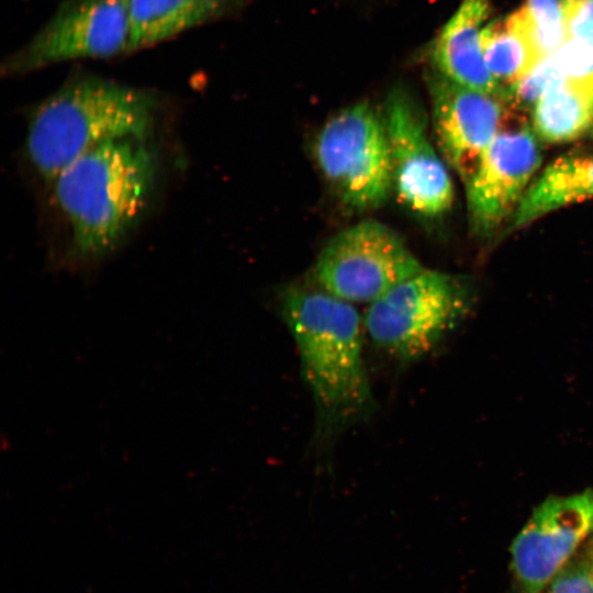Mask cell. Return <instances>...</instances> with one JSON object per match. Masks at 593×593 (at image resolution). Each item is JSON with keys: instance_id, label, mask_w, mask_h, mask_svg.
<instances>
[{"instance_id": "obj_1", "label": "cell", "mask_w": 593, "mask_h": 593, "mask_svg": "<svg viewBox=\"0 0 593 593\" xmlns=\"http://www.w3.org/2000/svg\"><path fill=\"white\" fill-rule=\"evenodd\" d=\"M149 138H122L87 152L54 179L57 204L71 231L75 255L113 251L141 220L157 178Z\"/></svg>"}, {"instance_id": "obj_2", "label": "cell", "mask_w": 593, "mask_h": 593, "mask_svg": "<svg viewBox=\"0 0 593 593\" xmlns=\"http://www.w3.org/2000/svg\"><path fill=\"white\" fill-rule=\"evenodd\" d=\"M281 307L320 430L334 433L367 415L373 394L363 359L366 331L353 303L322 289H291Z\"/></svg>"}, {"instance_id": "obj_3", "label": "cell", "mask_w": 593, "mask_h": 593, "mask_svg": "<svg viewBox=\"0 0 593 593\" xmlns=\"http://www.w3.org/2000/svg\"><path fill=\"white\" fill-rule=\"evenodd\" d=\"M157 102L147 90L99 77L74 79L31 116L26 152L37 172L57 175L92 148L115 139L149 138Z\"/></svg>"}, {"instance_id": "obj_4", "label": "cell", "mask_w": 593, "mask_h": 593, "mask_svg": "<svg viewBox=\"0 0 593 593\" xmlns=\"http://www.w3.org/2000/svg\"><path fill=\"white\" fill-rule=\"evenodd\" d=\"M466 306L465 290L455 277L423 268L369 304L365 331L378 348L413 361L437 345Z\"/></svg>"}, {"instance_id": "obj_5", "label": "cell", "mask_w": 593, "mask_h": 593, "mask_svg": "<svg viewBox=\"0 0 593 593\" xmlns=\"http://www.w3.org/2000/svg\"><path fill=\"white\" fill-rule=\"evenodd\" d=\"M315 157L325 179L351 209L378 208L393 190L383 115L367 103L348 107L325 123L316 137Z\"/></svg>"}, {"instance_id": "obj_6", "label": "cell", "mask_w": 593, "mask_h": 593, "mask_svg": "<svg viewBox=\"0 0 593 593\" xmlns=\"http://www.w3.org/2000/svg\"><path fill=\"white\" fill-rule=\"evenodd\" d=\"M423 268L392 228L367 220L343 230L326 244L314 277L322 290L339 299L370 304Z\"/></svg>"}, {"instance_id": "obj_7", "label": "cell", "mask_w": 593, "mask_h": 593, "mask_svg": "<svg viewBox=\"0 0 593 593\" xmlns=\"http://www.w3.org/2000/svg\"><path fill=\"white\" fill-rule=\"evenodd\" d=\"M130 52L126 0H68L18 53L5 61L20 74L76 59H100Z\"/></svg>"}, {"instance_id": "obj_8", "label": "cell", "mask_w": 593, "mask_h": 593, "mask_svg": "<svg viewBox=\"0 0 593 593\" xmlns=\"http://www.w3.org/2000/svg\"><path fill=\"white\" fill-rule=\"evenodd\" d=\"M383 120L389 138L393 191L411 211L434 217L454 202L446 163L432 144L426 122L413 99L394 90L387 99Z\"/></svg>"}, {"instance_id": "obj_9", "label": "cell", "mask_w": 593, "mask_h": 593, "mask_svg": "<svg viewBox=\"0 0 593 593\" xmlns=\"http://www.w3.org/2000/svg\"><path fill=\"white\" fill-rule=\"evenodd\" d=\"M592 532L593 489L541 502L511 545L521 593H542Z\"/></svg>"}, {"instance_id": "obj_10", "label": "cell", "mask_w": 593, "mask_h": 593, "mask_svg": "<svg viewBox=\"0 0 593 593\" xmlns=\"http://www.w3.org/2000/svg\"><path fill=\"white\" fill-rule=\"evenodd\" d=\"M540 164L537 138L529 127L500 130L465 183L475 233L490 235L513 217Z\"/></svg>"}, {"instance_id": "obj_11", "label": "cell", "mask_w": 593, "mask_h": 593, "mask_svg": "<svg viewBox=\"0 0 593 593\" xmlns=\"http://www.w3.org/2000/svg\"><path fill=\"white\" fill-rule=\"evenodd\" d=\"M429 88L438 150L465 184L502 128L507 101L459 85L441 74L432 79Z\"/></svg>"}, {"instance_id": "obj_12", "label": "cell", "mask_w": 593, "mask_h": 593, "mask_svg": "<svg viewBox=\"0 0 593 593\" xmlns=\"http://www.w3.org/2000/svg\"><path fill=\"white\" fill-rule=\"evenodd\" d=\"M490 13V0H463L441 30L433 49L439 72L465 87L506 100V90L483 60L480 33Z\"/></svg>"}, {"instance_id": "obj_13", "label": "cell", "mask_w": 593, "mask_h": 593, "mask_svg": "<svg viewBox=\"0 0 593 593\" xmlns=\"http://www.w3.org/2000/svg\"><path fill=\"white\" fill-rule=\"evenodd\" d=\"M591 199L593 153L561 155L533 181L512 217V228H521L558 209Z\"/></svg>"}, {"instance_id": "obj_14", "label": "cell", "mask_w": 593, "mask_h": 593, "mask_svg": "<svg viewBox=\"0 0 593 593\" xmlns=\"http://www.w3.org/2000/svg\"><path fill=\"white\" fill-rule=\"evenodd\" d=\"M236 0H126L130 52L149 47L226 13Z\"/></svg>"}, {"instance_id": "obj_15", "label": "cell", "mask_w": 593, "mask_h": 593, "mask_svg": "<svg viewBox=\"0 0 593 593\" xmlns=\"http://www.w3.org/2000/svg\"><path fill=\"white\" fill-rule=\"evenodd\" d=\"M480 45L485 66L506 91L542 59L526 5L482 27Z\"/></svg>"}, {"instance_id": "obj_16", "label": "cell", "mask_w": 593, "mask_h": 593, "mask_svg": "<svg viewBox=\"0 0 593 593\" xmlns=\"http://www.w3.org/2000/svg\"><path fill=\"white\" fill-rule=\"evenodd\" d=\"M593 91L564 81L533 107L535 134L550 144L572 142L589 132Z\"/></svg>"}, {"instance_id": "obj_17", "label": "cell", "mask_w": 593, "mask_h": 593, "mask_svg": "<svg viewBox=\"0 0 593 593\" xmlns=\"http://www.w3.org/2000/svg\"><path fill=\"white\" fill-rule=\"evenodd\" d=\"M569 0H527L534 35L544 57L556 52L567 40Z\"/></svg>"}, {"instance_id": "obj_18", "label": "cell", "mask_w": 593, "mask_h": 593, "mask_svg": "<svg viewBox=\"0 0 593 593\" xmlns=\"http://www.w3.org/2000/svg\"><path fill=\"white\" fill-rule=\"evenodd\" d=\"M564 82L552 54L544 57L528 74L507 88L506 99L518 109H527L551 88Z\"/></svg>"}, {"instance_id": "obj_19", "label": "cell", "mask_w": 593, "mask_h": 593, "mask_svg": "<svg viewBox=\"0 0 593 593\" xmlns=\"http://www.w3.org/2000/svg\"><path fill=\"white\" fill-rule=\"evenodd\" d=\"M552 55L564 81L593 91V40L568 38Z\"/></svg>"}, {"instance_id": "obj_20", "label": "cell", "mask_w": 593, "mask_h": 593, "mask_svg": "<svg viewBox=\"0 0 593 593\" xmlns=\"http://www.w3.org/2000/svg\"><path fill=\"white\" fill-rule=\"evenodd\" d=\"M548 593H593L586 563H568L550 582Z\"/></svg>"}, {"instance_id": "obj_21", "label": "cell", "mask_w": 593, "mask_h": 593, "mask_svg": "<svg viewBox=\"0 0 593 593\" xmlns=\"http://www.w3.org/2000/svg\"><path fill=\"white\" fill-rule=\"evenodd\" d=\"M568 38L593 40V0H569Z\"/></svg>"}, {"instance_id": "obj_22", "label": "cell", "mask_w": 593, "mask_h": 593, "mask_svg": "<svg viewBox=\"0 0 593 593\" xmlns=\"http://www.w3.org/2000/svg\"><path fill=\"white\" fill-rule=\"evenodd\" d=\"M586 566H588V569L592 575V579H593V546L588 555V559L585 561Z\"/></svg>"}, {"instance_id": "obj_23", "label": "cell", "mask_w": 593, "mask_h": 593, "mask_svg": "<svg viewBox=\"0 0 593 593\" xmlns=\"http://www.w3.org/2000/svg\"><path fill=\"white\" fill-rule=\"evenodd\" d=\"M589 132L593 136V99H592V114H591V125Z\"/></svg>"}]
</instances>
